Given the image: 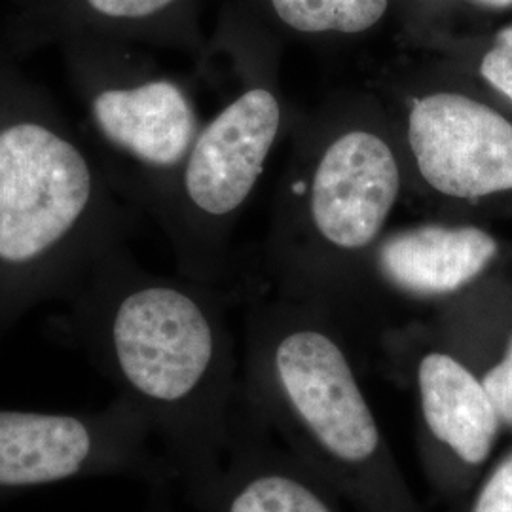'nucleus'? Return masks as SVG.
I'll return each instance as SVG.
<instances>
[{
	"label": "nucleus",
	"mask_w": 512,
	"mask_h": 512,
	"mask_svg": "<svg viewBox=\"0 0 512 512\" xmlns=\"http://www.w3.org/2000/svg\"><path fill=\"white\" fill-rule=\"evenodd\" d=\"M293 129L268 253L304 287L361 277L406 196L391 116L374 90L342 92L298 118Z\"/></svg>",
	"instance_id": "nucleus-1"
},
{
	"label": "nucleus",
	"mask_w": 512,
	"mask_h": 512,
	"mask_svg": "<svg viewBox=\"0 0 512 512\" xmlns=\"http://www.w3.org/2000/svg\"><path fill=\"white\" fill-rule=\"evenodd\" d=\"M238 88L203 124L181 169L148 207L184 264L215 272L293 112L279 80L283 42L251 14L239 19Z\"/></svg>",
	"instance_id": "nucleus-2"
},
{
	"label": "nucleus",
	"mask_w": 512,
	"mask_h": 512,
	"mask_svg": "<svg viewBox=\"0 0 512 512\" xmlns=\"http://www.w3.org/2000/svg\"><path fill=\"white\" fill-rule=\"evenodd\" d=\"M403 152L406 196L427 213L512 200V110L431 55L389 69L374 86Z\"/></svg>",
	"instance_id": "nucleus-3"
},
{
	"label": "nucleus",
	"mask_w": 512,
	"mask_h": 512,
	"mask_svg": "<svg viewBox=\"0 0 512 512\" xmlns=\"http://www.w3.org/2000/svg\"><path fill=\"white\" fill-rule=\"evenodd\" d=\"M105 179L73 133L27 101L0 103V277H31L103 239Z\"/></svg>",
	"instance_id": "nucleus-4"
},
{
	"label": "nucleus",
	"mask_w": 512,
	"mask_h": 512,
	"mask_svg": "<svg viewBox=\"0 0 512 512\" xmlns=\"http://www.w3.org/2000/svg\"><path fill=\"white\" fill-rule=\"evenodd\" d=\"M109 344L131 389L156 403H177L219 363L220 330L198 294L171 281L141 279L112 308Z\"/></svg>",
	"instance_id": "nucleus-5"
},
{
	"label": "nucleus",
	"mask_w": 512,
	"mask_h": 512,
	"mask_svg": "<svg viewBox=\"0 0 512 512\" xmlns=\"http://www.w3.org/2000/svg\"><path fill=\"white\" fill-rule=\"evenodd\" d=\"M84 103L93 135L150 205L177 175L202 129L192 93L171 76L143 74L88 82Z\"/></svg>",
	"instance_id": "nucleus-6"
},
{
	"label": "nucleus",
	"mask_w": 512,
	"mask_h": 512,
	"mask_svg": "<svg viewBox=\"0 0 512 512\" xmlns=\"http://www.w3.org/2000/svg\"><path fill=\"white\" fill-rule=\"evenodd\" d=\"M268 357L275 382L334 458L361 463L380 446V431L340 340L319 323L285 319L272 327Z\"/></svg>",
	"instance_id": "nucleus-7"
},
{
	"label": "nucleus",
	"mask_w": 512,
	"mask_h": 512,
	"mask_svg": "<svg viewBox=\"0 0 512 512\" xmlns=\"http://www.w3.org/2000/svg\"><path fill=\"white\" fill-rule=\"evenodd\" d=\"M501 245L473 222L427 219L391 228L378 241L363 275L412 300L461 293L494 266Z\"/></svg>",
	"instance_id": "nucleus-8"
},
{
	"label": "nucleus",
	"mask_w": 512,
	"mask_h": 512,
	"mask_svg": "<svg viewBox=\"0 0 512 512\" xmlns=\"http://www.w3.org/2000/svg\"><path fill=\"white\" fill-rule=\"evenodd\" d=\"M416 376L421 412L431 433L465 463H482L494 448L501 423L482 380L442 349L421 355Z\"/></svg>",
	"instance_id": "nucleus-9"
},
{
	"label": "nucleus",
	"mask_w": 512,
	"mask_h": 512,
	"mask_svg": "<svg viewBox=\"0 0 512 512\" xmlns=\"http://www.w3.org/2000/svg\"><path fill=\"white\" fill-rule=\"evenodd\" d=\"M95 456V433L73 416L0 412V488L61 482Z\"/></svg>",
	"instance_id": "nucleus-10"
},
{
	"label": "nucleus",
	"mask_w": 512,
	"mask_h": 512,
	"mask_svg": "<svg viewBox=\"0 0 512 512\" xmlns=\"http://www.w3.org/2000/svg\"><path fill=\"white\" fill-rule=\"evenodd\" d=\"M247 14L281 42L338 44L370 37L397 18V0H249Z\"/></svg>",
	"instance_id": "nucleus-11"
},
{
	"label": "nucleus",
	"mask_w": 512,
	"mask_h": 512,
	"mask_svg": "<svg viewBox=\"0 0 512 512\" xmlns=\"http://www.w3.org/2000/svg\"><path fill=\"white\" fill-rule=\"evenodd\" d=\"M418 50L469 76L512 110V21L480 40L446 35L427 40Z\"/></svg>",
	"instance_id": "nucleus-12"
},
{
	"label": "nucleus",
	"mask_w": 512,
	"mask_h": 512,
	"mask_svg": "<svg viewBox=\"0 0 512 512\" xmlns=\"http://www.w3.org/2000/svg\"><path fill=\"white\" fill-rule=\"evenodd\" d=\"M509 10L512 0H397L404 40L414 48L448 35L452 21L463 14H503Z\"/></svg>",
	"instance_id": "nucleus-13"
},
{
	"label": "nucleus",
	"mask_w": 512,
	"mask_h": 512,
	"mask_svg": "<svg viewBox=\"0 0 512 512\" xmlns=\"http://www.w3.org/2000/svg\"><path fill=\"white\" fill-rule=\"evenodd\" d=\"M228 512H332L308 486L287 476H260L245 486Z\"/></svg>",
	"instance_id": "nucleus-14"
},
{
	"label": "nucleus",
	"mask_w": 512,
	"mask_h": 512,
	"mask_svg": "<svg viewBox=\"0 0 512 512\" xmlns=\"http://www.w3.org/2000/svg\"><path fill=\"white\" fill-rule=\"evenodd\" d=\"M95 14L112 21H164L186 6V0H86Z\"/></svg>",
	"instance_id": "nucleus-15"
},
{
	"label": "nucleus",
	"mask_w": 512,
	"mask_h": 512,
	"mask_svg": "<svg viewBox=\"0 0 512 512\" xmlns=\"http://www.w3.org/2000/svg\"><path fill=\"white\" fill-rule=\"evenodd\" d=\"M482 385L494 404L499 420L512 425V332L507 340V348L497 365L486 370L480 378Z\"/></svg>",
	"instance_id": "nucleus-16"
},
{
	"label": "nucleus",
	"mask_w": 512,
	"mask_h": 512,
	"mask_svg": "<svg viewBox=\"0 0 512 512\" xmlns=\"http://www.w3.org/2000/svg\"><path fill=\"white\" fill-rule=\"evenodd\" d=\"M471 512H512V454L488 478Z\"/></svg>",
	"instance_id": "nucleus-17"
}]
</instances>
